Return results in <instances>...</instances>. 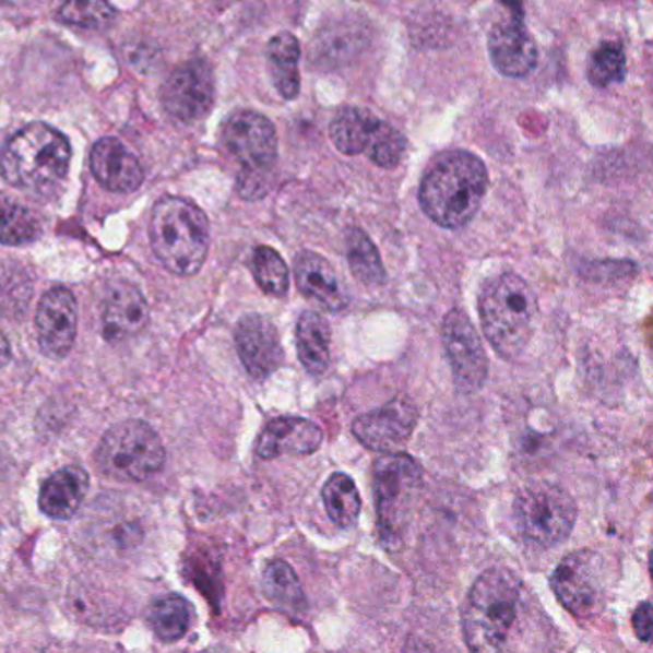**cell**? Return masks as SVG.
I'll list each match as a JSON object with an SVG mask.
<instances>
[{"mask_svg":"<svg viewBox=\"0 0 653 653\" xmlns=\"http://www.w3.org/2000/svg\"><path fill=\"white\" fill-rule=\"evenodd\" d=\"M117 12L108 0H66L58 10L62 24L85 32H102L116 22Z\"/></svg>","mask_w":653,"mask_h":653,"instance_id":"cell-30","label":"cell"},{"mask_svg":"<svg viewBox=\"0 0 653 653\" xmlns=\"http://www.w3.org/2000/svg\"><path fill=\"white\" fill-rule=\"evenodd\" d=\"M152 630L162 642H177L190 629V606L180 596L157 599L150 614Z\"/></svg>","mask_w":653,"mask_h":653,"instance_id":"cell-29","label":"cell"},{"mask_svg":"<svg viewBox=\"0 0 653 653\" xmlns=\"http://www.w3.org/2000/svg\"><path fill=\"white\" fill-rule=\"evenodd\" d=\"M215 102V79L205 60H190L173 71L162 86L165 114L177 123H195Z\"/></svg>","mask_w":653,"mask_h":653,"instance_id":"cell-12","label":"cell"},{"mask_svg":"<svg viewBox=\"0 0 653 653\" xmlns=\"http://www.w3.org/2000/svg\"><path fill=\"white\" fill-rule=\"evenodd\" d=\"M40 349L50 358L70 355L78 337V301L70 289H48L37 307Z\"/></svg>","mask_w":653,"mask_h":653,"instance_id":"cell-16","label":"cell"},{"mask_svg":"<svg viewBox=\"0 0 653 653\" xmlns=\"http://www.w3.org/2000/svg\"><path fill=\"white\" fill-rule=\"evenodd\" d=\"M221 141L228 156L240 167L238 192L246 200H259L269 192V177L278 159V134L265 116L240 109L226 119Z\"/></svg>","mask_w":653,"mask_h":653,"instance_id":"cell-6","label":"cell"},{"mask_svg":"<svg viewBox=\"0 0 653 653\" xmlns=\"http://www.w3.org/2000/svg\"><path fill=\"white\" fill-rule=\"evenodd\" d=\"M406 154L405 134L397 131L393 124L381 121L378 133L373 136L370 149L366 156L372 159V164L383 169H395Z\"/></svg>","mask_w":653,"mask_h":653,"instance_id":"cell-33","label":"cell"},{"mask_svg":"<svg viewBox=\"0 0 653 653\" xmlns=\"http://www.w3.org/2000/svg\"><path fill=\"white\" fill-rule=\"evenodd\" d=\"M150 241L169 273L192 276L207 257L210 221L190 200L165 195L152 211Z\"/></svg>","mask_w":653,"mask_h":653,"instance_id":"cell-5","label":"cell"},{"mask_svg":"<svg viewBox=\"0 0 653 653\" xmlns=\"http://www.w3.org/2000/svg\"><path fill=\"white\" fill-rule=\"evenodd\" d=\"M627 75V56L621 43H604L602 47L594 50L589 63V79L594 86L607 88V86L619 85Z\"/></svg>","mask_w":653,"mask_h":653,"instance_id":"cell-32","label":"cell"},{"mask_svg":"<svg viewBox=\"0 0 653 653\" xmlns=\"http://www.w3.org/2000/svg\"><path fill=\"white\" fill-rule=\"evenodd\" d=\"M523 584L506 568L487 569L467 592L462 609V634L474 652L508 648L520 619Z\"/></svg>","mask_w":653,"mask_h":653,"instance_id":"cell-2","label":"cell"},{"mask_svg":"<svg viewBox=\"0 0 653 653\" xmlns=\"http://www.w3.org/2000/svg\"><path fill=\"white\" fill-rule=\"evenodd\" d=\"M88 474L83 467L68 466L50 475L39 495L43 513L55 520H70L88 492Z\"/></svg>","mask_w":653,"mask_h":653,"instance_id":"cell-21","label":"cell"},{"mask_svg":"<svg viewBox=\"0 0 653 653\" xmlns=\"http://www.w3.org/2000/svg\"><path fill=\"white\" fill-rule=\"evenodd\" d=\"M322 500L326 506L330 520L334 521L337 527L351 530L357 523L363 500L358 495L357 485L349 475L342 472L332 475L322 489Z\"/></svg>","mask_w":653,"mask_h":653,"instance_id":"cell-25","label":"cell"},{"mask_svg":"<svg viewBox=\"0 0 653 653\" xmlns=\"http://www.w3.org/2000/svg\"><path fill=\"white\" fill-rule=\"evenodd\" d=\"M347 261L353 276L368 288H376L385 282V266L381 263L380 251L360 228L347 233Z\"/></svg>","mask_w":653,"mask_h":653,"instance_id":"cell-26","label":"cell"},{"mask_svg":"<svg viewBox=\"0 0 653 653\" xmlns=\"http://www.w3.org/2000/svg\"><path fill=\"white\" fill-rule=\"evenodd\" d=\"M297 357L311 376H322L330 366L332 332L317 311L299 314L296 326Z\"/></svg>","mask_w":653,"mask_h":653,"instance_id":"cell-23","label":"cell"},{"mask_svg":"<svg viewBox=\"0 0 653 653\" xmlns=\"http://www.w3.org/2000/svg\"><path fill=\"white\" fill-rule=\"evenodd\" d=\"M515 523L527 543L553 548L568 541L575 527L577 504L568 490L554 483H531L513 504Z\"/></svg>","mask_w":653,"mask_h":653,"instance_id":"cell-9","label":"cell"},{"mask_svg":"<svg viewBox=\"0 0 653 653\" xmlns=\"http://www.w3.org/2000/svg\"><path fill=\"white\" fill-rule=\"evenodd\" d=\"M632 629L637 634L638 640L642 642H650L653 634V617H652V604L650 602H642L637 607V612L632 615Z\"/></svg>","mask_w":653,"mask_h":653,"instance_id":"cell-34","label":"cell"},{"mask_svg":"<svg viewBox=\"0 0 653 653\" xmlns=\"http://www.w3.org/2000/svg\"><path fill=\"white\" fill-rule=\"evenodd\" d=\"M322 441L324 431L319 424L299 416H281L269 422L261 431L256 452L263 460L281 459L286 454L307 456L319 451Z\"/></svg>","mask_w":653,"mask_h":653,"instance_id":"cell-17","label":"cell"},{"mask_svg":"<svg viewBox=\"0 0 653 653\" xmlns=\"http://www.w3.org/2000/svg\"><path fill=\"white\" fill-rule=\"evenodd\" d=\"M506 16L492 25L489 55L506 78H525L537 68L538 48L525 27L521 0H502Z\"/></svg>","mask_w":653,"mask_h":653,"instance_id":"cell-13","label":"cell"},{"mask_svg":"<svg viewBox=\"0 0 653 653\" xmlns=\"http://www.w3.org/2000/svg\"><path fill=\"white\" fill-rule=\"evenodd\" d=\"M94 459L102 474L111 479L141 483L164 467L165 449L146 422L129 420L104 434Z\"/></svg>","mask_w":653,"mask_h":653,"instance_id":"cell-8","label":"cell"},{"mask_svg":"<svg viewBox=\"0 0 653 653\" xmlns=\"http://www.w3.org/2000/svg\"><path fill=\"white\" fill-rule=\"evenodd\" d=\"M71 162V146L60 131L33 123L17 131L0 152V175L32 195L52 194L62 187Z\"/></svg>","mask_w":653,"mask_h":653,"instance_id":"cell-3","label":"cell"},{"mask_svg":"<svg viewBox=\"0 0 653 653\" xmlns=\"http://www.w3.org/2000/svg\"><path fill=\"white\" fill-rule=\"evenodd\" d=\"M418 406L411 399L397 397L372 413L360 414L353 422V436L368 451L395 452L413 437L418 426Z\"/></svg>","mask_w":653,"mask_h":653,"instance_id":"cell-14","label":"cell"},{"mask_svg":"<svg viewBox=\"0 0 653 653\" xmlns=\"http://www.w3.org/2000/svg\"><path fill=\"white\" fill-rule=\"evenodd\" d=\"M381 119L370 114L368 109L347 106L335 114L330 123V139L335 149L345 156H360L366 154L373 136L378 133Z\"/></svg>","mask_w":653,"mask_h":653,"instance_id":"cell-22","label":"cell"},{"mask_svg":"<svg viewBox=\"0 0 653 653\" xmlns=\"http://www.w3.org/2000/svg\"><path fill=\"white\" fill-rule=\"evenodd\" d=\"M444 353L451 363L452 378L462 393H475L485 385L489 376V358L483 349L466 312L452 309L443 320Z\"/></svg>","mask_w":653,"mask_h":653,"instance_id":"cell-11","label":"cell"},{"mask_svg":"<svg viewBox=\"0 0 653 653\" xmlns=\"http://www.w3.org/2000/svg\"><path fill=\"white\" fill-rule=\"evenodd\" d=\"M39 234L40 223L37 215L14 198L0 194V244L24 246L37 240Z\"/></svg>","mask_w":653,"mask_h":653,"instance_id":"cell-28","label":"cell"},{"mask_svg":"<svg viewBox=\"0 0 653 653\" xmlns=\"http://www.w3.org/2000/svg\"><path fill=\"white\" fill-rule=\"evenodd\" d=\"M489 173L479 157L466 150H451L429 165L420 185V207L436 225L456 230L482 210Z\"/></svg>","mask_w":653,"mask_h":653,"instance_id":"cell-1","label":"cell"},{"mask_svg":"<svg viewBox=\"0 0 653 653\" xmlns=\"http://www.w3.org/2000/svg\"><path fill=\"white\" fill-rule=\"evenodd\" d=\"M299 58H301V47H299V40L292 33H278L266 45V60H269L271 78H273L278 93L286 100L297 98L299 88H301Z\"/></svg>","mask_w":653,"mask_h":653,"instance_id":"cell-24","label":"cell"},{"mask_svg":"<svg viewBox=\"0 0 653 653\" xmlns=\"http://www.w3.org/2000/svg\"><path fill=\"white\" fill-rule=\"evenodd\" d=\"M251 271L259 288L266 296L284 297L289 289V271L286 261L276 249L259 246L251 256Z\"/></svg>","mask_w":653,"mask_h":653,"instance_id":"cell-31","label":"cell"},{"mask_svg":"<svg viewBox=\"0 0 653 653\" xmlns=\"http://www.w3.org/2000/svg\"><path fill=\"white\" fill-rule=\"evenodd\" d=\"M91 171L111 192H134L144 180V169L133 152L117 139H102L91 152Z\"/></svg>","mask_w":653,"mask_h":653,"instance_id":"cell-19","label":"cell"},{"mask_svg":"<svg viewBox=\"0 0 653 653\" xmlns=\"http://www.w3.org/2000/svg\"><path fill=\"white\" fill-rule=\"evenodd\" d=\"M424 483L420 464L408 454L385 452L373 462L372 490L378 512L380 541L389 550H401L405 543L408 515Z\"/></svg>","mask_w":653,"mask_h":653,"instance_id":"cell-7","label":"cell"},{"mask_svg":"<svg viewBox=\"0 0 653 653\" xmlns=\"http://www.w3.org/2000/svg\"><path fill=\"white\" fill-rule=\"evenodd\" d=\"M10 355H12V353H10L9 340L0 334V368L9 363Z\"/></svg>","mask_w":653,"mask_h":653,"instance_id":"cell-35","label":"cell"},{"mask_svg":"<svg viewBox=\"0 0 653 653\" xmlns=\"http://www.w3.org/2000/svg\"><path fill=\"white\" fill-rule=\"evenodd\" d=\"M263 591L274 606L284 607L289 612H301L307 606L304 586L288 561L273 560L266 563L263 571Z\"/></svg>","mask_w":653,"mask_h":653,"instance_id":"cell-27","label":"cell"},{"mask_svg":"<svg viewBox=\"0 0 653 653\" xmlns=\"http://www.w3.org/2000/svg\"><path fill=\"white\" fill-rule=\"evenodd\" d=\"M479 317L490 347L506 360H515L527 347L538 314V299L520 274L502 273L485 282L479 294Z\"/></svg>","mask_w":653,"mask_h":653,"instance_id":"cell-4","label":"cell"},{"mask_svg":"<svg viewBox=\"0 0 653 653\" xmlns=\"http://www.w3.org/2000/svg\"><path fill=\"white\" fill-rule=\"evenodd\" d=\"M234 342L241 365L256 380H265L284 363L278 330L261 314L244 317L234 332Z\"/></svg>","mask_w":653,"mask_h":653,"instance_id":"cell-15","label":"cell"},{"mask_svg":"<svg viewBox=\"0 0 653 653\" xmlns=\"http://www.w3.org/2000/svg\"><path fill=\"white\" fill-rule=\"evenodd\" d=\"M294 273L299 292L324 311L342 312L349 307L351 297L345 284L326 257L314 251H301L297 253Z\"/></svg>","mask_w":653,"mask_h":653,"instance_id":"cell-18","label":"cell"},{"mask_svg":"<svg viewBox=\"0 0 653 653\" xmlns=\"http://www.w3.org/2000/svg\"><path fill=\"white\" fill-rule=\"evenodd\" d=\"M550 586L569 614L583 621L594 619L607 606L606 560L586 548L568 554L554 569Z\"/></svg>","mask_w":653,"mask_h":653,"instance_id":"cell-10","label":"cell"},{"mask_svg":"<svg viewBox=\"0 0 653 653\" xmlns=\"http://www.w3.org/2000/svg\"><path fill=\"white\" fill-rule=\"evenodd\" d=\"M150 307L139 289L131 284H119L109 292L102 312V332L106 342L131 340L149 324Z\"/></svg>","mask_w":653,"mask_h":653,"instance_id":"cell-20","label":"cell"}]
</instances>
